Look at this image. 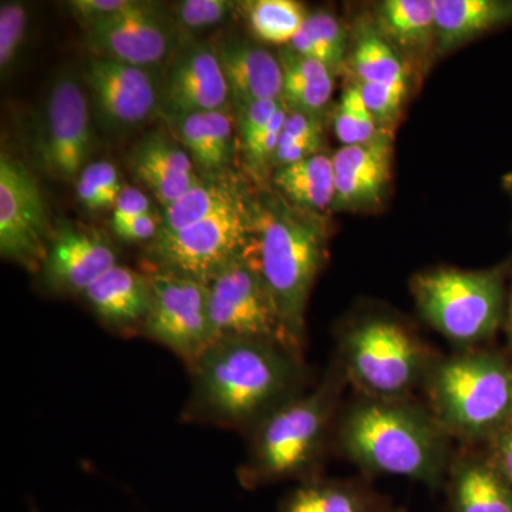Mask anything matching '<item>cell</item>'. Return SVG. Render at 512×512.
I'll use <instances>...</instances> for the list:
<instances>
[{
  "instance_id": "cell-25",
  "label": "cell",
  "mask_w": 512,
  "mask_h": 512,
  "mask_svg": "<svg viewBox=\"0 0 512 512\" xmlns=\"http://www.w3.org/2000/svg\"><path fill=\"white\" fill-rule=\"evenodd\" d=\"M284 72L282 101L288 110L318 116L333 94V72L319 60L285 49L279 57Z\"/></svg>"
},
{
  "instance_id": "cell-10",
  "label": "cell",
  "mask_w": 512,
  "mask_h": 512,
  "mask_svg": "<svg viewBox=\"0 0 512 512\" xmlns=\"http://www.w3.org/2000/svg\"><path fill=\"white\" fill-rule=\"evenodd\" d=\"M350 375L379 399L394 400L412 389L423 366L416 340L389 320L362 323L345 340Z\"/></svg>"
},
{
  "instance_id": "cell-41",
  "label": "cell",
  "mask_w": 512,
  "mask_h": 512,
  "mask_svg": "<svg viewBox=\"0 0 512 512\" xmlns=\"http://www.w3.org/2000/svg\"><path fill=\"white\" fill-rule=\"evenodd\" d=\"M488 457L512 485V419L491 437Z\"/></svg>"
},
{
  "instance_id": "cell-12",
  "label": "cell",
  "mask_w": 512,
  "mask_h": 512,
  "mask_svg": "<svg viewBox=\"0 0 512 512\" xmlns=\"http://www.w3.org/2000/svg\"><path fill=\"white\" fill-rule=\"evenodd\" d=\"M55 229L50 227L42 191L22 161L0 156V255L39 272Z\"/></svg>"
},
{
  "instance_id": "cell-32",
  "label": "cell",
  "mask_w": 512,
  "mask_h": 512,
  "mask_svg": "<svg viewBox=\"0 0 512 512\" xmlns=\"http://www.w3.org/2000/svg\"><path fill=\"white\" fill-rule=\"evenodd\" d=\"M308 13L293 0H258L249 8V22L259 39L274 45L291 43Z\"/></svg>"
},
{
  "instance_id": "cell-36",
  "label": "cell",
  "mask_w": 512,
  "mask_h": 512,
  "mask_svg": "<svg viewBox=\"0 0 512 512\" xmlns=\"http://www.w3.org/2000/svg\"><path fill=\"white\" fill-rule=\"evenodd\" d=\"M357 87H359L367 110L372 113L379 126L396 119L397 114L402 110L407 82L397 84L359 83Z\"/></svg>"
},
{
  "instance_id": "cell-45",
  "label": "cell",
  "mask_w": 512,
  "mask_h": 512,
  "mask_svg": "<svg viewBox=\"0 0 512 512\" xmlns=\"http://www.w3.org/2000/svg\"><path fill=\"white\" fill-rule=\"evenodd\" d=\"M386 512H404V511H389V510H387Z\"/></svg>"
},
{
  "instance_id": "cell-2",
  "label": "cell",
  "mask_w": 512,
  "mask_h": 512,
  "mask_svg": "<svg viewBox=\"0 0 512 512\" xmlns=\"http://www.w3.org/2000/svg\"><path fill=\"white\" fill-rule=\"evenodd\" d=\"M254 256L286 346L301 355L306 306L326 256L325 220L282 198H266L255 207Z\"/></svg>"
},
{
  "instance_id": "cell-26",
  "label": "cell",
  "mask_w": 512,
  "mask_h": 512,
  "mask_svg": "<svg viewBox=\"0 0 512 512\" xmlns=\"http://www.w3.org/2000/svg\"><path fill=\"white\" fill-rule=\"evenodd\" d=\"M239 136L249 168L264 173L272 164L288 107L281 100L255 101L238 107Z\"/></svg>"
},
{
  "instance_id": "cell-40",
  "label": "cell",
  "mask_w": 512,
  "mask_h": 512,
  "mask_svg": "<svg viewBox=\"0 0 512 512\" xmlns=\"http://www.w3.org/2000/svg\"><path fill=\"white\" fill-rule=\"evenodd\" d=\"M150 214V201L147 195L137 188L124 187L113 207V224L111 227H119L124 222Z\"/></svg>"
},
{
  "instance_id": "cell-27",
  "label": "cell",
  "mask_w": 512,
  "mask_h": 512,
  "mask_svg": "<svg viewBox=\"0 0 512 512\" xmlns=\"http://www.w3.org/2000/svg\"><path fill=\"white\" fill-rule=\"evenodd\" d=\"M382 501L356 485L303 481L282 501L279 512H386Z\"/></svg>"
},
{
  "instance_id": "cell-22",
  "label": "cell",
  "mask_w": 512,
  "mask_h": 512,
  "mask_svg": "<svg viewBox=\"0 0 512 512\" xmlns=\"http://www.w3.org/2000/svg\"><path fill=\"white\" fill-rule=\"evenodd\" d=\"M168 119L194 165L214 177L225 173L234 156V127L227 110Z\"/></svg>"
},
{
  "instance_id": "cell-30",
  "label": "cell",
  "mask_w": 512,
  "mask_h": 512,
  "mask_svg": "<svg viewBox=\"0 0 512 512\" xmlns=\"http://www.w3.org/2000/svg\"><path fill=\"white\" fill-rule=\"evenodd\" d=\"M291 49L298 55L319 60L333 73L339 72L346 55L345 29L328 12L311 13L293 37Z\"/></svg>"
},
{
  "instance_id": "cell-3",
  "label": "cell",
  "mask_w": 512,
  "mask_h": 512,
  "mask_svg": "<svg viewBox=\"0 0 512 512\" xmlns=\"http://www.w3.org/2000/svg\"><path fill=\"white\" fill-rule=\"evenodd\" d=\"M346 453L373 473L439 484L444 440L436 424L396 400L360 403L342 424Z\"/></svg>"
},
{
  "instance_id": "cell-20",
  "label": "cell",
  "mask_w": 512,
  "mask_h": 512,
  "mask_svg": "<svg viewBox=\"0 0 512 512\" xmlns=\"http://www.w3.org/2000/svg\"><path fill=\"white\" fill-rule=\"evenodd\" d=\"M215 52L227 80L229 96L238 107L255 101L282 99L281 62L264 47L229 40Z\"/></svg>"
},
{
  "instance_id": "cell-19",
  "label": "cell",
  "mask_w": 512,
  "mask_h": 512,
  "mask_svg": "<svg viewBox=\"0 0 512 512\" xmlns=\"http://www.w3.org/2000/svg\"><path fill=\"white\" fill-rule=\"evenodd\" d=\"M134 178L170 207L200 181L190 154L164 131L150 134L131 154Z\"/></svg>"
},
{
  "instance_id": "cell-15",
  "label": "cell",
  "mask_w": 512,
  "mask_h": 512,
  "mask_svg": "<svg viewBox=\"0 0 512 512\" xmlns=\"http://www.w3.org/2000/svg\"><path fill=\"white\" fill-rule=\"evenodd\" d=\"M86 29L87 45L97 55L143 69L160 64L173 50V30L151 3L134 2Z\"/></svg>"
},
{
  "instance_id": "cell-11",
  "label": "cell",
  "mask_w": 512,
  "mask_h": 512,
  "mask_svg": "<svg viewBox=\"0 0 512 512\" xmlns=\"http://www.w3.org/2000/svg\"><path fill=\"white\" fill-rule=\"evenodd\" d=\"M35 146L43 170L57 180L77 181L89 165L93 148L89 101L72 74H60L53 80Z\"/></svg>"
},
{
  "instance_id": "cell-23",
  "label": "cell",
  "mask_w": 512,
  "mask_h": 512,
  "mask_svg": "<svg viewBox=\"0 0 512 512\" xmlns=\"http://www.w3.org/2000/svg\"><path fill=\"white\" fill-rule=\"evenodd\" d=\"M448 512H512V485L490 457H473L454 468Z\"/></svg>"
},
{
  "instance_id": "cell-29",
  "label": "cell",
  "mask_w": 512,
  "mask_h": 512,
  "mask_svg": "<svg viewBox=\"0 0 512 512\" xmlns=\"http://www.w3.org/2000/svg\"><path fill=\"white\" fill-rule=\"evenodd\" d=\"M377 18L382 35L403 49H423L436 40L434 0H387Z\"/></svg>"
},
{
  "instance_id": "cell-31",
  "label": "cell",
  "mask_w": 512,
  "mask_h": 512,
  "mask_svg": "<svg viewBox=\"0 0 512 512\" xmlns=\"http://www.w3.org/2000/svg\"><path fill=\"white\" fill-rule=\"evenodd\" d=\"M353 69L359 83L397 84L406 82L402 59L394 53L390 42L375 30H366L357 39L353 53Z\"/></svg>"
},
{
  "instance_id": "cell-24",
  "label": "cell",
  "mask_w": 512,
  "mask_h": 512,
  "mask_svg": "<svg viewBox=\"0 0 512 512\" xmlns=\"http://www.w3.org/2000/svg\"><path fill=\"white\" fill-rule=\"evenodd\" d=\"M274 183L286 200L302 210L319 214L333 207L335 173L332 157L325 154L276 168Z\"/></svg>"
},
{
  "instance_id": "cell-8",
  "label": "cell",
  "mask_w": 512,
  "mask_h": 512,
  "mask_svg": "<svg viewBox=\"0 0 512 512\" xmlns=\"http://www.w3.org/2000/svg\"><path fill=\"white\" fill-rule=\"evenodd\" d=\"M207 286L208 309L217 340H268L288 348L274 302L256 265L254 245Z\"/></svg>"
},
{
  "instance_id": "cell-42",
  "label": "cell",
  "mask_w": 512,
  "mask_h": 512,
  "mask_svg": "<svg viewBox=\"0 0 512 512\" xmlns=\"http://www.w3.org/2000/svg\"><path fill=\"white\" fill-rule=\"evenodd\" d=\"M161 222L153 214H144L133 220L124 222L119 227H114V234L123 241L128 242H151L157 237L160 231Z\"/></svg>"
},
{
  "instance_id": "cell-43",
  "label": "cell",
  "mask_w": 512,
  "mask_h": 512,
  "mask_svg": "<svg viewBox=\"0 0 512 512\" xmlns=\"http://www.w3.org/2000/svg\"><path fill=\"white\" fill-rule=\"evenodd\" d=\"M505 323H507V332L512 342V289L510 298H508L507 312H505Z\"/></svg>"
},
{
  "instance_id": "cell-35",
  "label": "cell",
  "mask_w": 512,
  "mask_h": 512,
  "mask_svg": "<svg viewBox=\"0 0 512 512\" xmlns=\"http://www.w3.org/2000/svg\"><path fill=\"white\" fill-rule=\"evenodd\" d=\"M29 13L23 3L2 2L0 6V67L2 72L18 56L28 32Z\"/></svg>"
},
{
  "instance_id": "cell-17",
  "label": "cell",
  "mask_w": 512,
  "mask_h": 512,
  "mask_svg": "<svg viewBox=\"0 0 512 512\" xmlns=\"http://www.w3.org/2000/svg\"><path fill=\"white\" fill-rule=\"evenodd\" d=\"M229 97L217 52L207 46L184 53L171 67L161 89V103L168 117L224 111Z\"/></svg>"
},
{
  "instance_id": "cell-21",
  "label": "cell",
  "mask_w": 512,
  "mask_h": 512,
  "mask_svg": "<svg viewBox=\"0 0 512 512\" xmlns=\"http://www.w3.org/2000/svg\"><path fill=\"white\" fill-rule=\"evenodd\" d=\"M437 52L512 23V0H434Z\"/></svg>"
},
{
  "instance_id": "cell-44",
  "label": "cell",
  "mask_w": 512,
  "mask_h": 512,
  "mask_svg": "<svg viewBox=\"0 0 512 512\" xmlns=\"http://www.w3.org/2000/svg\"><path fill=\"white\" fill-rule=\"evenodd\" d=\"M505 188H507V190L510 191L512 198V175H508V177L505 178Z\"/></svg>"
},
{
  "instance_id": "cell-38",
  "label": "cell",
  "mask_w": 512,
  "mask_h": 512,
  "mask_svg": "<svg viewBox=\"0 0 512 512\" xmlns=\"http://www.w3.org/2000/svg\"><path fill=\"white\" fill-rule=\"evenodd\" d=\"M322 141V136L291 137L288 134L281 133L272 164H275L276 168H281L299 163L305 158L316 156V154H319L320 147H322Z\"/></svg>"
},
{
  "instance_id": "cell-33",
  "label": "cell",
  "mask_w": 512,
  "mask_h": 512,
  "mask_svg": "<svg viewBox=\"0 0 512 512\" xmlns=\"http://www.w3.org/2000/svg\"><path fill=\"white\" fill-rule=\"evenodd\" d=\"M333 126L343 146L370 143L382 134L379 123L367 110L357 86L350 87L342 94Z\"/></svg>"
},
{
  "instance_id": "cell-6",
  "label": "cell",
  "mask_w": 512,
  "mask_h": 512,
  "mask_svg": "<svg viewBox=\"0 0 512 512\" xmlns=\"http://www.w3.org/2000/svg\"><path fill=\"white\" fill-rule=\"evenodd\" d=\"M414 295L427 322L456 342L490 339L505 316L504 276L500 269L429 272L414 281Z\"/></svg>"
},
{
  "instance_id": "cell-16",
  "label": "cell",
  "mask_w": 512,
  "mask_h": 512,
  "mask_svg": "<svg viewBox=\"0 0 512 512\" xmlns=\"http://www.w3.org/2000/svg\"><path fill=\"white\" fill-rule=\"evenodd\" d=\"M338 210H366L382 201L392 180L393 144L386 133L370 143L343 146L332 156Z\"/></svg>"
},
{
  "instance_id": "cell-46",
  "label": "cell",
  "mask_w": 512,
  "mask_h": 512,
  "mask_svg": "<svg viewBox=\"0 0 512 512\" xmlns=\"http://www.w3.org/2000/svg\"><path fill=\"white\" fill-rule=\"evenodd\" d=\"M30 512H37V511L35 510V508H32V511H30Z\"/></svg>"
},
{
  "instance_id": "cell-37",
  "label": "cell",
  "mask_w": 512,
  "mask_h": 512,
  "mask_svg": "<svg viewBox=\"0 0 512 512\" xmlns=\"http://www.w3.org/2000/svg\"><path fill=\"white\" fill-rule=\"evenodd\" d=\"M234 8L228 0H184L178 3L177 15L185 28L198 30L224 22Z\"/></svg>"
},
{
  "instance_id": "cell-5",
  "label": "cell",
  "mask_w": 512,
  "mask_h": 512,
  "mask_svg": "<svg viewBox=\"0 0 512 512\" xmlns=\"http://www.w3.org/2000/svg\"><path fill=\"white\" fill-rule=\"evenodd\" d=\"M431 396L448 429L490 440L512 419V365L491 353L448 360L434 375Z\"/></svg>"
},
{
  "instance_id": "cell-1",
  "label": "cell",
  "mask_w": 512,
  "mask_h": 512,
  "mask_svg": "<svg viewBox=\"0 0 512 512\" xmlns=\"http://www.w3.org/2000/svg\"><path fill=\"white\" fill-rule=\"evenodd\" d=\"M187 369L181 420L244 433L298 396L303 375L301 355L256 339L215 340Z\"/></svg>"
},
{
  "instance_id": "cell-34",
  "label": "cell",
  "mask_w": 512,
  "mask_h": 512,
  "mask_svg": "<svg viewBox=\"0 0 512 512\" xmlns=\"http://www.w3.org/2000/svg\"><path fill=\"white\" fill-rule=\"evenodd\" d=\"M123 188L119 171L109 161L90 163L76 181L77 197L89 210L114 207Z\"/></svg>"
},
{
  "instance_id": "cell-7",
  "label": "cell",
  "mask_w": 512,
  "mask_h": 512,
  "mask_svg": "<svg viewBox=\"0 0 512 512\" xmlns=\"http://www.w3.org/2000/svg\"><path fill=\"white\" fill-rule=\"evenodd\" d=\"M255 208L247 200L175 232H158L144 259L150 272H168L210 284L254 245Z\"/></svg>"
},
{
  "instance_id": "cell-28",
  "label": "cell",
  "mask_w": 512,
  "mask_h": 512,
  "mask_svg": "<svg viewBox=\"0 0 512 512\" xmlns=\"http://www.w3.org/2000/svg\"><path fill=\"white\" fill-rule=\"evenodd\" d=\"M242 201L245 195L234 181L222 180L221 175L200 180L180 200L165 207L158 232L180 231Z\"/></svg>"
},
{
  "instance_id": "cell-13",
  "label": "cell",
  "mask_w": 512,
  "mask_h": 512,
  "mask_svg": "<svg viewBox=\"0 0 512 512\" xmlns=\"http://www.w3.org/2000/svg\"><path fill=\"white\" fill-rule=\"evenodd\" d=\"M116 265V249L103 232L62 221L37 275L50 293L83 296Z\"/></svg>"
},
{
  "instance_id": "cell-4",
  "label": "cell",
  "mask_w": 512,
  "mask_h": 512,
  "mask_svg": "<svg viewBox=\"0 0 512 512\" xmlns=\"http://www.w3.org/2000/svg\"><path fill=\"white\" fill-rule=\"evenodd\" d=\"M339 380L328 377L311 393L292 397L248 431V456L237 476L247 490L278 481L305 478L318 460Z\"/></svg>"
},
{
  "instance_id": "cell-9",
  "label": "cell",
  "mask_w": 512,
  "mask_h": 512,
  "mask_svg": "<svg viewBox=\"0 0 512 512\" xmlns=\"http://www.w3.org/2000/svg\"><path fill=\"white\" fill-rule=\"evenodd\" d=\"M151 306L141 336L191 366L217 340L208 309V286L168 272H148Z\"/></svg>"
},
{
  "instance_id": "cell-39",
  "label": "cell",
  "mask_w": 512,
  "mask_h": 512,
  "mask_svg": "<svg viewBox=\"0 0 512 512\" xmlns=\"http://www.w3.org/2000/svg\"><path fill=\"white\" fill-rule=\"evenodd\" d=\"M133 5L134 0H73L69 2V9L72 10L74 18L86 23L87 28L101 20L119 15Z\"/></svg>"
},
{
  "instance_id": "cell-14",
  "label": "cell",
  "mask_w": 512,
  "mask_h": 512,
  "mask_svg": "<svg viewBox=\"0 0 512 512\" xmlns=\"http://www.w3.org/2000/svg\"><path fill=\"white\" fill-rule=\"evenodd\" d=\"M84 83L101 123L128 128L144 123L161 103V89L143 67L93 57L84 72Z\"/></svg>"
},
{
  "instance_id": "cell-18",
  "label": "cell",
  "mask_w": 512,
  "mask_h": 512,
  "mask_svg": "<svg viewBox=\"0 0 512 512\" xmlns=\"http://www.w3.org/2000/svg\"><path fill=\"white\" fill-rule=\"evenodd\" d=\"M151 295L150 274L116 265L100 276L82 298L111 332L141 336L150 312Z\"/></svg>"
}]
</instances>
